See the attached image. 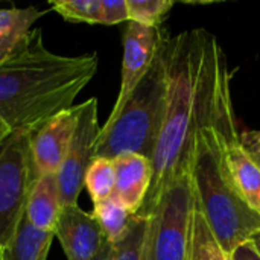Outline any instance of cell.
<instances>
[{
  "instance_id": "obj_1",
  "label": "cell",
  "mask_w": 260,
  "mask_h": 260,
  "mask_svg": "<svg viewBox=\"0 0 260 260\" xmlns=\"http://www.w3.org/2000/svg\"><path fill=\"white\" fill-rule=\"evenodd\" d=\"M165 116L152 155V183L137 215L155 204L169 181L189 169L197 133L210 123L224 78L230 73L224 49L206 29L165 40Z\"/></svg>"
},
{
  "instance_id": "obj_2",
  "label": "cell",
  "mask_w": 260,
  "mask_h": 260,
  "mask_svg": "<svg viewBox=\"0 0 260 260\" xmlns=\"http://www.w3.org/2000/svg\"><path fill=\"white\" fill-rule=\"evenodd\" d=\"M98 64L94 52L79 56L52 53L43 43V30L32 29L0 62V119L11 131H37L73 107L75 98L96 75Z\"/></svg>"
},
{
  "instance_id": "obj_3",
  "label": "cell",
  "mask_w": 260,
  "mask_h": 260,
  "mask_svg": "<svg viewBox=\"0 0 260 260\" xmlns=\"http://www.w3.org/2000/svg\"><path fill=\"white\" fill-rule=\"evenodd\" d=\"M189 174L200 209L222 248L232 253L250 241L260 229V215L242 200L230 177L213 117L193 139Z\"/></svg>"
},
{
  "instance_id": "obj_4",
  "label": "cell",
  "mask_w": 260,
  "mask_h": 260,
  "mask_svg": "<svg viewBox=\"0 0 260 260\" xmlns=\"http://www.w3.org/2000/svg\"><path fill=\"white\" fill-rule=\"evenodd\" d=\"M165 40L148 73L129 94L116 117L101 126L94 157L116 158L123 154H140L152 161L165 116L166 61Z\"/></svg>"
},
{
  "instance_id": "obj_5",
  "label": "cell",
  "mask_w": 260,
  "mask_h": 260,
  "mask_svg": "<svg viewBox=\"0 0 260 260\" xmlns=\"http://www.w3.org/2000/svg\"><path fill=\"white\" fill-rule=\"evenodd\" d=\"M193 184L189 169L177 174L165 187L148 218L143 260H189Z\"/></svg>"
},
{
  "instance_id": "obj_6",
  "label": "cell",
  "mask_w": 260,
  "mask_h": 260,
  "mask_svg": "<svg viewBox=\"0 0 260 260\" xmlns=\"http://www.w3.org/2000/svg\"><path fill=\"white\" fill-rule=\"evenodd\" d=\"M30 131L15 129L0 146V250L12 239L24 216L35 172Z\"/></svg>"
},
{
  "instance_id": "obj_7",
  "label": "cell",
  "mask_w": 260,
  "mask_h": 260,
  "mask_svg": "<svg viewBox=\"0 0 260 260\" xmlns=\"http://www.w3.org/2000/svg\"><path fill=\"white\" fill-rule=\"evenodd\" d=\"M232 75L229 73L221 85L216 108L213 113V122L218 128L222 154L230 172V177L242 197V200L260 215V168L248 155L241 143L238 122L235 116L232 90H230Z\"/></svg>"
},
{
  "instance_id": "obj_8",
  "label": "cell",
  "mask_w": 260,
  "mask_h": 260,
  "mask_svg": "<svg viewBox=\"0 0 260 260\" xmlns=\"http://www.w3.org/2000/svg\"><path fill=\"white\" fill-rule=\"evenodd\" d=\"M99 133L98 99L90 98L76 105V126L66 158L56 174L62 206L78 204V198L84 189L87 169L94 158Z\"/></svg>"
},
{
  "instance_id": "obj_9",
  "label": "cell",
  "mask_w": 260,
  "mask_h": 260,
  "mask_svg": "<svg viewBox=\"0 0 260 260\" xmlns=\"http://www.w3.org/2000/svg\"><path fill=\"white\" fill-rule=\"evenodd\" d=\"M165 35L160 27H148L134 21H128L123 34V59L122 79L116 104L107 120L116 117L129 94L148 73Z\"/></svg>"
},
{
  "instance_id": "obj_10",
  "label": "cell",
  "mask_w": 260,
  "mask_h": 260,
  "mask_svg": "<svg viewBox=\"0 0 260 260\" xmlns=\"http://www.w3.org/2000/svg\"><path fill=\"white\" fill-rule=\"evenodd\" d=\"M76 126V105L58 113L30 136V157L35 178L58 174Z\"/></svg>"
},
{
  "instance_id": "obj_11",
  "label": "cell",
  "mask_w": 260,
  "mask_h": 260,
  "mask_svg": "<svg viewBox=\"0 0 260 260\" xmlns=\"http://www.w3.org/2000/svg\"><path fill=\"white\" fill-rule=\"evenodd\" d=\"M67 260H94L105 236L91 213L78 204L62 206L53 230Z\"/></svg>"
},
{
  "instance_id": "obj_12",
  "label": "cell",
  "mask_w": 260,
  "mask_h": 260,
  "mask_svg": "<svg viewBox=\"0 0 260 260\" xmlns=\"http://www.w3.org/2000/svg\"><path fill=\"white\" fill-rule=\"evenodd\" d=\"M113 161L116 171L113 195L133 215H137L151 189L152 161L140 154H123Z\"/></svg>"
},
{
  "instance_id": "obj_13",
  "label": "cell",
  "mask_w": 260,
  "mask_h": 260,
  "mask_svg": "<svg viewBox=\"0 0 260 260\" xmlns=\"http://www.w3.org/2000/svg\"><path fill=\"white\" fill-rule=\"evenodd\" d=\"M61 209V192L56 174L37 177L26 201L24 215L27 221L41 232H53Z\"/></svg>"
},
{
  "instance_id": "obj_14",
  "label": "cell",
  "mask_w": 260,
  "mask_h": 260,
  "mask_svg": "<svg viewBox=\"0 0 260 260\" xmlns=\"http://www.w3.org/2000/svg\"><path fill=\"white\" fill-rule=\"evenodd\" d=\"M53 238V232L35 229L24 215L12 239L0 250V257L2 260H47Z\"/></svg>"
},
{
  "instance_id": "obj_15",
  "label": "cell",
  "mask_w": 260,
  "mask_h": 260,
  "mask_svg": "<svg viewBox=\"0 0 260 260\" xmlns=\"http://www.w3.org/2000/svg\"><path fill=\"white\" fill-rule=\"evenodd\" d=\"M35 6L27 8H0V62L9 58L30 32V26L44 15Z\"/></svg>"
},
{
  "instance_id": "obj_16",
  "label": "cell",
  "mask_w": 260,
  "mask_h": 260,
  "mask_svg": "<svg viewBox=\"0 0 260 260\" xmlns=\"http://www.w3.org/2000/svg\"><path fill=\"white\" fill-rule=\"evenodd\" d=\"M189 260H232L230 253H227L222 248V245L213 235L212 229L209 227L195 197L190 225Z\"/></svg>"
},
{
  "instance_id": "obj_17",
  "label": "cell",
  "mask_w": 260,
  "mask_h": 260,
  "mask_svg": "<svg viewBox=\"0 0 260 260\" xmlns=\"http://www.w3.org/2000/svg\"><path fill=\"white\" fill-rule=\"evenodd\" d=\"M91 215L101 225V230L110 244H116L125 236L136 216L114 195L94 204Z\"/></svg>"
},
{
  "instance_id": "obj_18",
  "label": "cell",
  "mask_w": 260,
  "mask_h": 260,
  "mask_svg": "<svg viewBox=\"0 0 260 260\" xmlns=\"http://www.w3.org/2000/svg\"><path fill=\"white\" fill-rule=\"evenodd\" d=\"M116 171L114 161L105 157H94L87 169L84 187L87 189L93 204L110 198L114 192Z\"/></svg>"
},
{
  "instance_id": "obj_19",
  "label": "cell",
  "mask_w": 260,
  "mask_h": 260,
  "mask_svg": "<svg viewBox=\"0 0 260 260\" xmlns=\"http://www.w3.org/2000/svg\"><path fill=\"white\" fill-rule=\"evenodd\" d=\"M49 6L66 21L102 24V0H56Z\"/></svg>"
},
{
  "instance_id": "obj_20",
  "label": "cell",
  "mask_w": 260,
  "mask_h": 260,
  "mask_svg": "<svg viewBox=\"0 0 260 260\" xmlns=\"http://www.w3.org/2000/svg\"><path fill=\"white\" fill-rule=\"evenodd\" d=\"M148 218L136 215L125 236L113 245V260H143V245Z\"/></svg>"
},
{
  "instance_id": "obj_21",
  "label": "cell",
  "mask_w": 260,
  "mask_h": 260,
  "mask_svg": "<svg viewBox=\"0 0 260 260\" xmlns=\"http://www.w3.org/2000/svg\"><path fill=\"white\" fill-rule=\"evenodd\" d=\"M175 3L172 0H126L129 21L160 27Z\"/></svg>"
},
{
  "instance_id": "obj_22",
  "label": "cell",
  "mask_w": 260,
  "mask_h": 260,
  "mask_svg": "<svg viewBox=\"0 0 260 260\" xmlns=\"http://www.w3.org/2000/svg\"><path fill=\"white\" fill-rule=\"evenodd\" d=\"M128 6L126 0H102V24L114 26L128 23Z\"/></svg>"
},
{
  "instance_id": "obj_23",
  "label": "cell",
  "mask_w": 260,
  "mask_h": 260,
  "mask_svg": "<svg viewBox=\"0 0 260 260\" xmlns=\"http://www.w3.org/2000/svg\"><path fill=\"white\" fill-rule=\"evenodd\" d=\"M241 143L248 152V155L253 158V161L260 168V131H242L239 134Z\"/></svg>"
},
{
  "instance_id": "obj_24",
  "label": "cell",
  "mask_w": 260,
  "mask_h": 260,
  "mask_svg": "<svg viewBox=\"0 0 260 260\" xmlns=\"http://www.w3.org/2000/svg\"><path fill=\"white\" fill-rule=\"evenodd\" d=\"M232 260H260L259 250L253 244V241H247L241 245H238L232 253H230Z\"/></svg>"
},
{
  "instance_id": "obj_25",
  "label": "cell",
  "mask_w": 260,
  "mask_h": 260,
  "mask_svg": "<svg viewBox=\"0 0 260 260\" xmlns=\"http://www.w3.org/2000/svg\"><path fill=\"white\" fill-rule=\"evenodd\" d=\"M94 260H113V245L105 239L101 245V250L98 251Z\"/></svg>"
},
{
  "instance_id": "obj_26",
  "label": "cell",
  "mask_w": 260,
  "mask_h": 260,
  "mask_svg": "<svg viewBox=\"0 0 260 260\" xmlns=\"http://www.w3.org/2000/svg\"><path fill=\"white\" fill-rule=\"evenodd\" d=\"M12 131H11V128L0 119V146H2V143L9 137V134H11Z\"/></svg>"
},
{
  "instance_id": "obj_27",
  "label": "cell",
  "mask_w": 260,
  "mask_h": 260,
  "mask_svg": "<svg viewBox=\"0 0 260 260\" xmlns=\"http://www.w3.org/2000/svg\"><path fill=\"white\" fill-rule=\"evenodd\" d=\"M251 241H253V244L256 245V248L259 250V253H260V229L251 236Z\"/></svg>"
},
{
  "instance_id": "obj_28",
  "label": "cell",
  "mask_w": 260,
  "mask_h": 260,
  "mask_svg": "<svg viewBox=\"0 0 260 260\" xmlns=\"http://www.w3.org/2000/svg\"><path fill=\"white\" fill-rule=\"evenodd\" d=\"M0 260H2V257H0Z\"/></svg>"
}]
</instances>
